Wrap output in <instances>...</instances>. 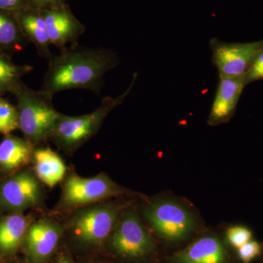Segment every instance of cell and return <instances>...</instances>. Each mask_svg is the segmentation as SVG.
Returning <instances> with one entry per match:
<instances>
[{"label":"cell","mask_w":263,"mask_h":263,"mask_svg":"<svg viewBox=\"0 0 263 263\" xmlns=\"http://www.w3.org/2000/svg\"><path fill=\"white\" fill-rule=\"evenodd\" d=\"M0 9V48L4 51H20L29 41L22 32L15 15Z\"/></svg>","instance_id":"cell-18"},{"label":"cell","mask_w":263,"mask_h":263,"mask_svg":"<svg viewBox=\"0 0 263 263\" xmlns=\"http://www.w3.org/2000/svg\"><path fill=\"white\" fill-rule=\"evenodd\" d=\"M34 220L31 214L24 213L0 216V257H12L16 253Z\"/></svg>","instance_id":"cell-15"},{"label":"cell","mask_w":263,"mask_h":263,"mask_svg":"<svg viewBox=\"0 0 263 263\" xmlns=\"http://www.w3.org/2000/svg\"><path fill=\"white\" fill-rule=\"evenodd\" d=\"M33 70L32 66L15 64L6 52L0 48V95L13 94L23 83L22 78Z\"/></svg>","instance_id":"cell-19"},{"label":"cell","mask_w":263,"mask_h":263,"mask_svg":"<svg viewBox=\"0 0 263 263\" xmlns=\"http://www.w3.org/2000/svg\"><path fill=\"white\" fill-rule=\"evenodd\" d=\"M57 263H72V262L68 257H65V256H62L61 258L59 259L58 262Z\"/></svg>","instance_id":"cell-26"},{"label":"cell","mask_w":263,"mask_h":263,"mask_svg":"<svg viewBox=\"0 0 263 263\" xmlns=\"http://www.w3.org/2000/svg\"><path fill=\"white\" fill-rule=\"evenodd\" d=\"M145 219L162 238L182 240L196 227L195 216L184 205L172 200H159L144 209Z\"/></svg>","instance_id":"cell-7"},{"label":"cell","mask_w":263,"mask_h":263,"mask_svg":"<svg viewBox=\"0 0 263 263\" xmlns=\"http://www.w3.org/2000/svg\"><path fill=\"white\" fill-rule=\"evenodd\" d=\"M120 64L117 53L110 48L68 47L60 54L52 55L40 91L53 98L71 89H84L98 95L108 71Z\"/></svg>","instance_id":"cell-1"},{"label":"cell","mask_w":263,"mask_h":263,"mask_svg":"<svg viewBox=\"0 0 263 263\" xmlns=\"http://www.w3.org/2000/svg\"><path fill=\"white\" fill-rule=\"evenodd\" d=\"M13 95L17 100L18 129L34 146L49 141L60 112L52 103L53 98L35 91L22 83Z\"/></svg>","instance_id":"cell-3"},{"label":"cell","mask_w":263,"mask_h":263,"mask_svg":"<svg viewBox=\"0 0 263 263\" xmlns=\"http://www.w3.org/2000/svg\"><path fill=\"white\" fill-rule=\"evenodd\" d=\"M3 213L0 212V216H1L2 215H3Z\"/></svg>","instance_id":"cell-27"},{"label":"cell","mask_w":263,"mask_h":263,"mask_svg":"<svg viewBox=\"0 0 263 263\" xmlns=\"http://www.w3.org/2000/svg\"><path fill=\"white\" fill-rule=\"evenodd\" d=\"M226 236L230 245L238 249L252 240V232L246 227L235 226L228 228Z\"/></svg>","instance_id":"cell-21"},{"label":"cell","mask_w":263,"mask_h":263,"mask_svg":"<svg viewBox=\"0 0 263 263\" xmlns=\"http://www.w3.org/2000/svg\"><path fill=\"white\" fill-rule=\"evenodd\" d=\"M243 76L246 85L254 81L263 80V50L254 58Z\"/></svg>","instance_id":"cell-23"},{"label":"cell","mask_w":263,"mask_h":263,"mask_svg":"<svg viewBox=\"0 0 263 263\" xmlns=\"http://www.w3.org/2000/svg\"><path fill=\"white\" fill-rule=\"evenodd\" d=\"M137 78L138 73L136 72L124 92L117 98L105 97L100 106L91 113L74 117L60 114L49 141L67 155L75 153L100 131L109 114L129 96L135 87Z\"/></svg>","instance_id":"cell-2"},{"label":"cell","mask_w":263,"mask_h":263,"mask_svg":"<svg viewBox=\"0 0 263 263\" xmlns=\"http://www.w3.org/2000/svg\"><path fill=\"white\" fill-rule=\"evenodd\" d=\"M27 4V0H0V9L16 11Z\"/></svg>","instance_id":"cell-25"},{"label":"cell","mask_w":263,"mask_h":263,"mask_svg":"<svg viewBox=\"0 0 263 263\" xmlns=\"http://www.w3.org/2000/svg\"><path fill=\"white\" fill-rule=\"evenodd\" d=\"M18 129V111L8 100L0 95V133L7 136Z\"/></svg>","instance_id":"cell-20"},{"label":"cell","mask_w":263,"mask_h":263,"mask_svg":"<svg viewBox=\"0 0 263 263\" xmlns=\"http://www.w3.org/2000/svg\"><path fill=\"white\" fill-rule=\"evenodd\" d=\"M34 146L25 138L9 134L0 142V176L31 165Z\"/></svg>","instance_id":"cell-14"},{"label":"cell","mask_w":263,"mask_h":263,"mask_svg":"<svg viewBox=\"0 0 263 263\" xmlns=\"http://www.w3.org/2000/svg\"><path fill=\"white\" fill-rule=\"evenodd\" d=\"M41 12L52 46L62 51L79 44L86 27L76 18L68 3Z\"/></svg>","instance_id":"cell-10"},{"label":"cell","mask_w":263,"mask_h":263,"mask_svg":"<svg viewBox=\"0 0 263 263\" xmlns=\"http://www.w3.org/2000/svg\"><path fill=\"white\" fill-rule=\"evenodd\" d=\"M15 15L24 36L33 43L39 57L47 60L51 58L52 45L41 10L26 5Z\"/></svg>","instance_id":"cell-13"},{"label":"cell","mask_w":263,"mask_h":263,"mask_svg":"<svg viewBox=\"0 0 263 263\" xmlns=\"http://www.w3.org/2000/svg\"><path fill=\"white\" fill-rule=\"evenodd\" d=\"M238 249V256L243 263H250L262 252V246L256 240H251Z\"/></svg>","instance_id":"cell-22"},{"label":"cell","mask_w":263,"mask_h":263,"mask_svg":"<svg viewBox=\"0 0 263 263\" xmlns=\"http://www.w3.org/2000/svg\"><path fill=\"white\" fill-rule=\"evenodd\" d=\"M127 208L125 202L116 200L79 208L70 213L66 222L67 229L83 245H102L108 239Z\"/></svg>","instance_id":"cell-5"},{"label":"cell","mask_w":263,"mask_h":263,"mask_svg":"<svg viewBox=\"0 0 263 263\" xmlns=\"http://www.w3.org/2000/svg\"><path fill=\"white\" fill-rule=\"evenodd\" d=\"M43 183L30 167L0 176V212L25 213L41 209L44 205Z\"/></svg>","instance_id":"cell-6"},{"label":"cell","mask_w":263,"mask_h":263,"mask_svg":"<svg viewBox=\"0 0 263 263\" xmlns=\"http://www.w3.org/2000/svg\"><path fill=\"white\" fill-rule=\"evenodd\" d=\"M31 165L39 181L49 188L62 182L67 175L65 162L49 147L36 146Z\"/></svg>","instance_id":"cell-16"},{"label":"cell","mask_w":263,"mask_h":263,"mask_svg":"<svg viewBox=\"0 0 263 263\" xmlns=\"http://www.w3.org/2000/svg\"><path fill=\"white\" fill-rule=\"evenodd\" d=\"M110 245L119 255L127 258H140L155 249L148 234L136 211L127 209L122 213L111 234Z\"/></svg>","instance_id":"cell-8"},{"label":"cell","mask_w":263,"mask_h":263,"mask_svg":"<svg viewBox=\"0 0 263 263\" xmlns=\"http://www.w3.org/2000/svg\"><path fill=\"white\" fill-rule=\"evenodd\" d=\"M62 182L61 197L57 205L58 212L70 213L79 208L117 197L139 195L121 186L104 172L91 178L71 173L66 175Z\"/></svg>","instance_id":"cell-4"},{"label":"cell","mask_w":263,"mask_h":263,"mask_svg":"<svg viewBox=\"0 0 263 263\" xmlns=\"http://www.w3.org/2000/svg\"><path fill=\"white\" fill-rule=\"evenodd\" d=\"M212 62L221 77L245 75L254 58L263 50V40L252 43H228L214 38L210 41Z\"/></svg>","instance_id":"cell-9"},{"label":"cell","mask_w":263,"mask_h":263,"mask_svg":"<svg viewBox=\"0 0 263 263\" xmlns=\"http://www.w3.org/2000/svg\"><path fill=\"white\" fill-rule=\"evenodd\" d=\"M246 86L245 76H219V85L207 121L209 125L216 126L229 122L234 115Z\"/></svg>","instance_id":"cell-12"},{"label":"cell","mask_w":263,"mask_h":263,"mask_svg":"<svg viewBox=\"0 0 263 263\" xmlns=\"http://www.w3.org/2000/svg\"><path fill=\"white\" fill-rule=\"evenodd\" d=\"M175 263H226L227 252L220 240L204 236L173 257Z\"/></svg>","instance_id":"cell-17"},{"label":"cell","mask_w":263,"mask_h":263,"mask_svg":"<svg viewBox=\"0 0 263 263\" xmlns=\"http://www.w3.org/2000/svg\"><path fill=\"white\" fill-rule=\"evenodd\" d=\"M62 234L58 221L50 219L34 220L29 226L23 241L27 257L32 263H43L56 249Z\"/></svg>","instance_id":"cell-11"},{"label":"cell","mask_w":263,"mask_h":263,"mask_svg":"<svg viewBox=\"0 0 263 263\" xmlns=\"http://www.w3.org/2000/svg\"><path fill=\"white\" fill-rule=\"evenodd\" d=\"M68 1L70 0H27V5L36 9L43 10L67 4Z\"/></svg>","instance_id":"cell-24"}]
</instances>
